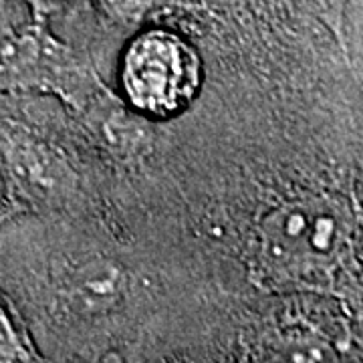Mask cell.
Masks as SVG:
<instances>
[{
  "instance_id": "obj_7",
  "label": "cell",
  "mask_w": 363,
  "mask_h": 363,
  "mask_svg": "<svg viewBox=\"0 0 363 363\" xmlns=\"http://www.w3.org/2000/svg\"><path fill=\"white\" fill-rule=\"evenodd\" d=\"M101 2L116 18L130 23V21H138L145 13L152 0H101Z\"/></svg>"
},
{
  "instance_id": "obj_8",
  "label": "cell",
  "mask_w": 363,
  "mask_h": 363,
  "mask_svg": "<svg viewBox=\"0 0 363 363\" xmlns=\"http://www.w3.org/2000/svg\"><path fill=\"white\" fill-rule=\"evenodd\" d=\"M325 6V11L329 14V18L333 21V23H339V18H341V14H343V9H345V2L347 0H321Z\"/></svg>"
},
{
  "instance_id": "obj_5",
  "label": "cell",
  "mask_w": 363,
  "mask_h": 363,
  "mask_svg": "<svg viewBox=\"0 0 363 363\" xmlns=\"http://www.w3.org/2000/svg\"><path fill=\"white\" fill-rule=\"evenodd\" d=\"M128 277L116 260L85 255L65 260L61 293L65 303L81 315H104L116 309L125 297Z\"/></svg>"
},
{
  "instance_id": "obj_1",
  "label": "cell",
  "mask_w": 363,
  "mask_h": 363,
  "mask_svg": "<svg viewBox=\"0 0 363 363\" xmlns=\"http://www.w3.org/2000/svg\"><path fill=\"white\" fill-rule=\"evenodd\" d=\"M202 63L196 49L166 28H150L130 40L119 61V89L135 113L172 119L200 93Z\"/></svg>"
},
{
  "instance_id": "obj_4",
  "label": "cell",
  "mask_w": 363,
  "mask_h": 363,
  "mask_svg": "<svg viewBox=\"0 0 363 363\" xmlns=\"http://www.w3.org/2000/svg\"><path fill=\"white\" fill-rule=\"evenodd\" d=\"M93 79L61 43L39 26L0 40V93H52L75 107L91 99Z\"/></svg>"
},
{
  "instance_id": "obj_3",
  "label": "cell",
  "mask_w": 363,
  "mask_h": 363,
  "mask_svg": "<svg viewBox=\"0 0 363 363\" xmlns=\"http://www.w3.org/2000/svg\"><path fill=\"white\" fill-rule=\"evenodd\" d=\"M345 218L327 200L286 202L260 224V250L279 271H297L329 262L343 247Z\"/></svg>"
},
{
  "instance_id": "obj_2",
  "label": "cell",
  "mask_w": 363,
  "mask_h": 363,
  "mask_svg": "<svg viewBox=\"0 0 363 363\" xmlns=\"http://www.w3.org/2000/svg\"><path fill=\"white\" fill-rule=\"evenodd\" d=\"M0 224L11 216L63 202L73 186L65 162L25 123L0 113Z\"/></svg>"
},
{
  "instance_id": "obj_9",
  "label": "cell",
  "mask_w": 363,
  "mask_h": 363,
  "mask_svg": "<svg viewBox=\"0 0 363 363\" xmlns=\"http://www.w3.org/2000/svg\"><path fill=\"white\" fill-rule=\"evenodd\" d=\"M2 202H4V190H2V180H0V214H2Z\"/></svg>"
},
{
  "instance_id": "obj_6",
  "label": "cell",
  "mask_w": 363,
  "mask_h": 363,
  "mask_svg": "<svg viewBox=\"0 0 363 363\" xmlns=\"http://www.w3.org/2000/svg\"><path fill=\"white\" fill-rule=\"evenodd\" d=\"M0 363H30L23 333L0 301Z\"/></svg>"
}]
</instances>
